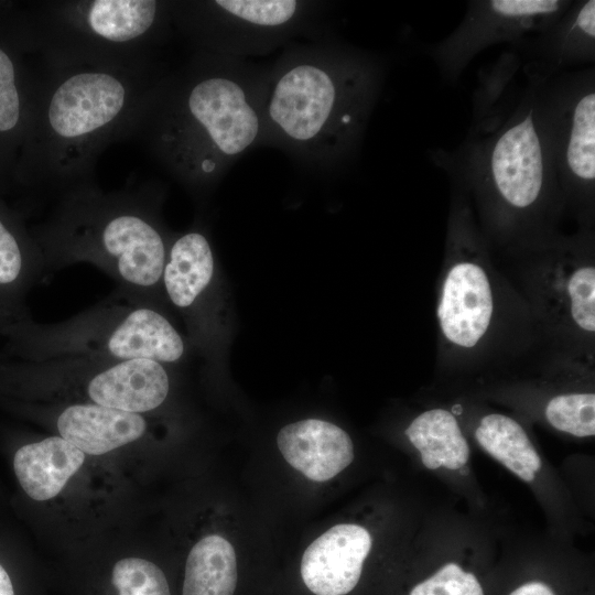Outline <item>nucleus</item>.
Segmentation results:
<instances>
[{
  "instance_id": "1",
  "label": "nucleus",
  "mask_w": 595,
  "mask_h": 595,
  "mask_svg": "<svg viewBox=\"0 0 595 595\" xmlns=\"http://www.w3.org/2000/svg\"><path fill=\"white\" fill-rule=\"evenodd\" d=\"M264 76L236 57L195 53L148 91L128 139L184 184L207 186L266 141Z\"/></svg>"
},
{
  "instance_id": "2",
  "label": "nucleus",
  "mask_w": 595,
  "mask_h": 595,
  "mask_svg": "<svg viewBox=\"0 0 595 595\" xmlns=\"http://www.w3.org/2000/svg\"><path fill=\"white\" fill-rule=\"evenodd\" d=\"M35 57V96L12 184L58 198L96 183L98 158L128 139L144 97L165 73L55 66Z\"/></svg>"
},
{
  "instance_id": "3",
  "label": "nucleus",
  "mask_w": 595,
  "mask_h": 595,
  "mask_svg": "<svg viewBox=\"0 0 595 595\" xmlns=\"http://www.w3.org/2000/svg\"><path fill=\"white\" fill-rule=\"evenodd\" d=\"M383 80L379 60L346 45L288 51L264 76L266 141L333 167L357 150Z\"/></svg>"
},
{
  "instance_id": "4",
  "label": "nucleus",
  "mask_w": 595,
  "mask_h": 595,
  "mask_svg": "<svg viewBox=\"0 0 595 595\" xmlns=\"http://www.w3.org/2000/svg\"><path fill=\"white\" fill-rule=\"evenodd\" d=\"M516 97L475 104L474 123L457 151H439L435 163L482 199L518 219L561 191L552 143L548 75L531 63Z\"/></svg>"
},
{
  "instance_id": "5",
  "label": "nucleus",
  "mask_w": 595,
  "mask_h": 595,
  "mask_svg": "<svg viewBox=\"0 0 595 595\" xmlns=\"http://www.w3.org/2000/svg\"><path fill=\"white\" fill-rule=\"evenodd\" d=\"M8 7L29 52L48 65L162 71L156 53L173 24L171 1H8Z\"/></svg>"
},
{
  "instance_id": "6",
  "label": "nucleus",
  "mask_w": 595,
  "mask_h": 595,
  "mask_svg": "<svg viewBox=\"0 0 595 595\" xmlns=\"http://www.w3.org/2000/svg\"><path fill=\"white\" fill-rule=\"evenodd\" d=\"M147 192L104 193L96 183L76 187L58 197L33 238L52 257L89 260L128 288H152L162 279L167 251Z\"/></svg>"
},
{
  "instance_id": "7",
  "label": "nucleus",
  "mask_w": 595,
  "mask_h": 595,
  "mask_svg": "<svg viewBox=\"0 0 595 595\" xmlns=\"http://www.w3.org/2000/svg\"><path fill=\"white\" fill-rule=\"evenodd\" d=\"M172 22L195 53L239 58L263 52L299 31L309 3L296 0L171 1Z\"/></svg>"
},
{
  "instance_id": "8",
  "label": "nucleus",
  "mask_w": 595,
  "mask_h": 595,
  "mask_svg": "<svg viewBox=\"0 0 595 595\" xmlns=\"http://www.w3.org/2000/svg\"><path fill=\"white\" fill-rule=\"evenodd\" d=\"M42 334V355L37 358L149 359L163 364L178 360L184 353L183 339L172 324L159 312L139 305L110 311V315L85 314Z\"/></svg>"
},
{
  "instance_id": "9",
  "label": "nucleus",
  "mask_w": 595,
  "mask_h": 595,
  "mask_svg": "<svg viewBox=\"0 0 595 595\" xmlns=\"http://www.w3.org/2000/svg\"><path fill=\"white\" fill-rule=\"evenodd\" d=\"M570 0H477L457 28L433 44L429 54L442 77L455 84L472 60L490 45L517 47L544 32L567 9Z\"/></svg>"
},
{
  "instance_id": "10",
  "label": "nucleus",
  "mask_w": 595,
  "mask_h": 595,
  "mask_svg": "<svg viewBox=\"0 0 595 595\" xmlns=\"http://www.w3.org/2000/svg\"><path fill=\"white\" fill-rule=\"evenodd\" d=\"M548 100L561 191L589 196L595 184L594 69L550 75Z\"/></svg>"
},
{
  "instance_id": "11",
  "label": "nucleus",
  "mask_w": 595,
  "mask_h": 595,
  "mask_svg": "<svg viewBox=\"0 0 595 595\" xmlns=\"http://www.w3.org/2000/svg\"><path fill=\"white\" fill-rule=\"evenodd\" d=\"M37 72L36 60L29 52L0 1V191L12 184L30 116Z\"/></svg>"
},
{
  "instance_id": "12",
  "label": "nucleus",
  "mask_w": 595,
  "mask_h": 595,
  "mask_svg": "<svg viewBox=\"0 0 595 595\" xmlns=\"http://www.w3.org/2000/svg\"><path fill=\"white\" fill-rule=\"evenodd\" d=\"M372 545L369 531L355 523L329 528L304 551L301 576L315 595H346L360 576Z\"/></svg>"
},
{
  "instance_id": "13",
  "label": "nucleus",
  "mask_w": 595,
  "mask_h": 595,
  "mask_svg": "<svg viewBox=\"0 0 595 595\" xmlns=\"http://www.w3.org/2000/svg\"><path fill=\"white\" fill-rule=\"evenodd\" d=\"M493 310V292L485 270L470 261L452 266L437 306L445 338L459 347H474L487 332Z\"/></svg>"
},
{
  "instance_id": "14",
  "label": "nucleus",
  "mask_w": 595,
  "mask_h": 595,
  "mask_svg": "<svg viewBox=\"0 0 595 595\" xmlns=\"http://www.w3.org/2000/svg\"><path fill=\"white\" fill-rule=\"evenodd\" d=\"M277 443L284 459L314 482L332 479L354 459L350 436L339 426L323 420L290 423L279 431Z\"/></svg>"
},
{
  "instance_id": "15",
  "label": "nucleus",
  "mask_w": 595,
  "mask_h": 595,
  "mask_svg": "<svg viewBox=\"0 0 595 595\" xmlns=\"http://www.w3.org/2000/svg\"><path fill=\"white\" fill-rule=\"evenodd\" d=\"M512 48L530 50L537 57L531 64L548 76L564 67L593 62L595 1H571L550 28Z\"/></svg>"
},
{
  "instance_id": "16",
  "label": "nucleus",
  "mask_w": 595,
  "mask_h": 595,
  "mask_svg": "<svg viewBox=\"0 0 595 595\" xmlns=\"http://www.w3.org/2000/svg\"><path fill=\"white\" fill-rule=\"evenodd\" d=\"M57 431L85 454L101 455L139 440L147 431L140 413L93 403L66 407L57 416Z\"/></svg>"
},
{
  "instance_id": "17",
  "label": "nucleus",
  "mask_w": 595,
  "mask_h": 595,
  "mask_svg": "<svg viewBox=\"0 0 595 595\" xmlns=\"http://www.w3.org/2000/svg\"><path fill=\"white\" fill-rule=\"evenodd\" d=\"M85 453L61 436L21 446L13 457L15 476L26 495L37 501L52 499L80 468Z\"/></svg>"
},
{
  "instance_id": "18",
  "label": "nucleus",
  "mask_w": 595,
  "mask_h": 595,
  "mask_svg": "<svg viewBox=\"0 0 595 595\" xmlns=\"http://www.w3.org/2000/svg\"><path fill=\"white\" fill-rule=\"evenodd\" d=\"M213 273V252L202 232L188 231L172 242L162 280L174 305L182 309L191 306L207 288Z\"/></svg>"
},
{
  "instance_id": "19",
  "label": "nucleus",
  "mask_w": 595,
  "mask_h": 595,
  "mask_svg": "<svg viewBox=\"0 0 595 595\" xmlns=\"http://www.w3.org/2000/svg\"><path fill=\"white\" fill-rule=\"evenodd\" d=\"M237 585L236 553L225 538L209 534L190 551L182 595H234Z\"/></svg>"
},
{
  "instance_id": "20",
  "label": "nucleus",
  "mask_w": 595,
  "mask_h": 595,
  "mask_svg": "<svg viewBox=\"0 0 595 595\" xmlns=\"http://www.w3.org/2000/svg\"><path fill=\"white\" fill-rule=\"evenodd\" d=\"M475 437L489 455L522 480H534L541 459L517 421L499 413L487 414L475 430Z\"/></svg>"
},
{
  "instance_id": "21",
  "label": "nucleus",
  "mask_w": 595,
  "mask_h": 595,
  "mask_svg": "<svg viewBox=\"0 0 595 595\" xmlns=\"http://www.w3.org/2000/svg\"><path fill=\"white\" fill-rule=\"evenodd\" d=\"M405 435L429 469L441 467L439 458L442 456L455 458L462 466L468 461V444L455 416L447 410L432 409L421 413L408 426Z\"/></svg>"
},
{
  "instance_id": "22",
  "label": "nucleus",
  "mask_w": 595,
  "mask_h": 595,
  "mask_svg": "<svg viewBox=\"0 0 595 595\" xmlns=\"http://www.w3.org/2000/svg\"><path fill=\"white\" fill-rule=\"evenodd\" d=\"M40 251L19 215L0 196V290L20 283L30 257Z\"/></svg>"
},
{
  "instance_id": "23",
  "label": "nucleus",
  "mask_w": 595,
  "mask_h": 595,
  "mask_svg": "<svg viewBox=\"0 0 595 595\" xmlns=\"http://www.w3.org/2000/svg\"><path fill=\"white\" fill-rule=\"evenodd\" d=\"M545 418L556 430L577 437L595 434L594 393H569L552 398L545 407Z\"/></svg>"
},
{
  "instance_id": "24",
  "label": "nucleus",
  "mask_w": 595,
  "mask_h": 595,
  "mask_svg": "<svg viewBox=\"0 0 595 595\" xmlns=\"http://www.w3.org/2000/svg\"><path fill=\"white\" fill-rule=\"evenodd\" d=\"M111 581L119 595H171L162 570L140 558L118 561L112 569Z\"/></svg>"
},
{
  "instance_id": "25",
  "label": "nucleus",
  "mask_w": 595,
  "mask_h": 595,
  "mask_svg": "<svg viewBox=\"0 0 595 595\" xmlns=\"http://www.w3.org/2000/svg\"><path fill=\"white\" fill-rule=\"evenodd\" d=\"M566 295L570 315L583 331H595V269L593 266L576 268L569 277Z\"/></svg>"
},
{
  "instance_id": "26",
  "label": "nucleus",
  "mask_w": 595,
  "mask_h": 595,
  "mask_svg": "<svg viewBox=\"0 0 595 595\" xmlns=\"http://www.w3.org/2000/svg\"><path fill=\"white\" fill-rule=\"evenodd\" d=\"M410 595H484V591L473 573L456 563H447L415 585Z\"/></svg>"
},
{
  "instance_id": "27",
  "label": "nucleus",
  "mask_w": 595,
  "mask_h": 595,
  "mask_svg": "<svg viewBox=\"0 0 595 595\" xmlns=\"http://www.w3.org/2000/svg\"><path fill=\"white\" fill-rule=\"evenodd\" d=\"M509 595H554V593L544 583L530 582L521 585Z\"/></svg>"
}]
</instances>
